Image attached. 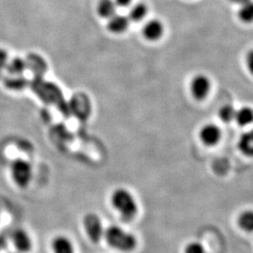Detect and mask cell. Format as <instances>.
Wrapping results in <instances>:
<instances>
[{"instance_id": "cell-16", "label": "cell", "mask_w": 253, "mask_h": 253, "mask_svg": "<svg viewBox=\"0 0 253 253\" xmlns=\"http://www.w3.org/2000/svg\"><path fill=\"white\" fill-rule=\"evenodd\" d=\"M238 224L246 232H253V211L248 210L238 217Z\"/></svg>"}, {"instance_id": "cell-1", "label": "cell", "mask_w": 253, "mask_h": 253, "mask_svg": "<svg viewBox=\"0 0 253 253\" xmlns=\"http://www.w3.org/2000/svg\"><path fill=\"white\" fill-rule=\"evenodd\" d=\"M105 239L113 249L124 253H129L135 249L137 241L135 236L126 232L121 227L110 226L104 231Z\"/></svg>"}, {"instance_id": "cell-9", "label": "cell", "mask_w": 253, "mask_h": 253, "mask_svg": "<svg viewBox=\"0 0 253 253\" xmlns=\"http://www.w3.org/2000/svg\"><path fill=\"white\" fill-rule=\"evenodd\" d=\"M129 24V19L126 16L121 15V14H115L111 18H109L108 30L112 33L115 34H120L123 33L126 30Z\"/></svg>"}, {"instance_id": "cell-6", "label": "cell", "mask_w": 253, "mask_h": 253, "mask_svg": "<svg viewBox=\"0 0 253 253\" xmlns=\"http://www.w3.org/2000/svg\"><path fill=\"white\" fill-rule=\"evenodd\" d=\"M221 138V131L217 125L208 124L205 125L200 130V139L205 145H217Z\"/></svg>"}, {"instance_id": "cell-11", "label": "cell", "mask_w": 253, "mask_h": 253, "mask_svg": "<svg viewBox=\"0 0 253 253\" xmlns=\"http://www.w3.org/2000/svg\"><path fill=\"white\" fill-rule=\"evenodd\" d=\"M238 148L246 156L253 157V127L241 135L238 141Z\"/></svg>"}, {"instance_id": "cell-10", "label": "cell", "mask_w": 253, "mask_h": 253, "mask_svg": "<svg viewBox=\"0 0 253 253\" xmlns=\"http://www.w3.org/2000/svg\"><path fill=\"white\" fill-rule=\"evenodd\" d=\"M52 249L54 253H74L73 243L69 238L61 235L54 238Z\"/></svg>"}, {"instance_id": "cell-20", "label": "cell", "mask_w": 253, "mask_h": 253, "mask_svg": "<svg viewBox=\"0 0 253 253\" xmlns=\"http://www.w3.org/2000/svg\"><path fill=\"white\" fill-rule=\"evenodd\" d=\"M246 63H247L248 70L250 71V73H252V75L253 76V50H251L247 54Z\"/></svg>"}, {"instance_id": "cell-5", "label": "cell", "mask_w": 253, "mask_h": 253, "mask_svg": "<svg viewBox=\"0 0 253 253\" xmlns=\"http://www.w3.org/2000/svg\"><path fill=\"white\" fill-rule=\"evenodd\" d=\"M211 88V82L208 76L200 74L195 76L190 83V92L196 100L206 99Z\"/></svg>"}, {"instance_id": "cell-13", "label": "cell", "mask_w": 253, "mask_h": 253, "mask_svg": "<svg viewBox=\"0 0 253 253\" xmlns=\"http://www.w3.org/2000/svg\"><path fill=\"white\" fill-rule=\"evenodd\" d=\"M117 7L114 0H100L97 9L100 17L109 19L117 13Z\"/></svg>"}, {"instance_id": "cell-17", "label": "cell", "mask_w": 253, "mask_h": 253, "mask_svg": "<svg viewBox=\"0 0 253 253\" xmlns=\"http://www.w3.org/2000/svg\"><path fill=\"white\" fill-rule=\"evenodd\" d=\"M235 112H236V110L232 105L226 104L219 109L218 117L223 122L230 123L233 120H235Z\"/></svg>"}, {"instance_id": "cell-15", "label": "cell", "mask_w": 253, "mask_h": 253, "mask_svg": "<svg viewBox=\"0 0 253 253\" xmlns=\"http://www.w3.org/2000/svg\"><path fill=\"white\" fill-rule=\"evenodd\" d=\"M147 13V7L145 6L144 3H137L131 7L128 12V17L127 18L133 22H138L145 18V15Z\"/></svg>"}, {"instance_id": "cell-14", "label": "cell", "mask_w": 253, "mask_h": 253, "mask_svg": "<svg viewBox=\"0 0 253 253\" xmlns=\"http://www.w3.org/2000/svg\"><path fill=\"white\" fill-rule=\"evenodd\" d=\"M238 16L240 20L244 23L250 24L253 22V1L249 0L240 6L238 11Z\"/></svg>"}, {"instance_id": "cell-12", "label": "cell", "mask_w": 253, "mask_h": 253, "mask_svg": "<svg viewBox=\"0 0 253 253\" xmlns=\"http://www.w3.org/2000/svg\"><path fill=\"white\" fill-rule=\"evenodd\" d=\"M235 120L240 126H248L253 123V109L249 106L236 110Z\"/></svg>"}, {"instance_id": "cell-19", "label": "cell", "mask_w": 253, "mask_h": 253, "mask_svg": "<svg viewBox=\"0 0 253 253\" xmlns=\"http://www.w3.org/2000/svg\"><path fill=\"white\" fill-rule=\"evenodd\" d=\"M185 253H207L204 246L198 242H191L186 247Z\"/></svg>"}, {"instance_id": "cell-2", "label": "cell", "mask_w": 253, "mask_h": 253, "mask_svg": "<svg viewBox=\"0 0 253 253\" xmlns=\"http://www.w3.org/2000/svg\"><path fill=\"white\" fill-rule=\"evenodd\" d=\"M111 202L114 208L124 220H131L138 212V207L133 195L125 189H118L112 194Z\"/></svg>"}, {"instance_id": "cell-3", "label": "cell", "mask_w": 253, "mask_h": 253, "mask_svg": "<svg viewBox=\"0 0 253 253\" xmlns=\"http://www.w3.org/2000/svg\"><path fill=\"white\" fill-rule=\"evenodd\" d=\"M10 172L13 181L17 186L22 188L27 187L33 176V169L31 164L22 159H18L12 163Z\"/></svg>"}, {"instance_id": "cell-8", "label": "cell", "mask_w": 253, "mask_h": 253, "mask_svg": "<svg viewBox=\"0 0 253 253\" xmlns=\"http://www.w3.org/2000/svg\"><path fill=\"white\" fill-rule=\"evenodd\" d=\"M12 242L20 253H28L32 248V241L29 235L24 230H16L12 235Z\"/></svg>"}, {"instance_id": "cell-22", "label": "cell", "mask_w": 253, "mask_h": 253, "mask_svg": "<svg viewBox=\"0 0 253 253\" xmlns=\"http://www.w3.org/2000/svg\"><path fill=\"white\" fill-rule=\"evenodd\" d=\"M116 5L119 7H126L131 3V0H114Z\"/></svg>"}, {"instance_id": "cell-21", "label": "cell", "mask_w": 253, "mask_h": 253, "mask_svg": "<svg viewBox=\"0 0 253 253\" xmlns=\"http://www.w3.org/2000/svg\"><path fill=\"white\" fill-rule=\"evenodd\" d=\"M8 62V54L6 51L0 49V69L7 65Z\"/></svg>"}, {"instance_id": "cell-18", "label": "cell", "mask_w": 253, "mask_h": 253, "mask_svg": "<svg viewBox=\"0 0 253 253\" xmlns=\"http://www.w3.org/2000/svg\"><path fill=\"white\" fill-rule=\"evenodd\" d=\"M25 68H26L25 62L21 58H14L8 64V70H9V73H13V74L23 73Z\"/></svg>"}, {"instance_id": "cell-23", "label": "cell", "mask_w": 253, "mask_h": 253, "mask_svg": "<svg viewBox=\"0 0 253 253\" xmlns=\"http://www.w3.org/2000/svg\"><path fill=\"white\" fill-rule=\"evenodd\" d=\"M230 2H232V3H235V4H238V5H243L244 3L246 2H248L249 0H229Z\"/></svg>"}, {"instance_id": "cell-7", "label": "cell", "mask_w": 253, "mask_h": 253, "mask_svg": "<svg viewBox=\"0 0 253 253\" xmlns=\"http://www.w3.org/2000/svg\"><path fill=\"white\" fill-rule=\"evenodd\" d=\"M143 34L148 41H157L163 34V25L159 20H150L143 27Z\"/></svg>"}, {"instance_id": "cell-4", "label": "cell", "mask_w": 253, "mask_h": 253, "mask_svg": "<svg viewBox=\"0 0 253 253\" xmlns=\"http://www.w3.org/2000/svg\"><path fill=\"white\" fill-rule=\"evenodd\" d=\"M85 233L92 242L98 243L104 235V230L100 217L95 214H87L84 218Z\"/></svg>"}]
</instances>
